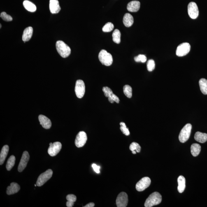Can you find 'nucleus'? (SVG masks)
I'll return each instance as SVG.
<instances>
[{"label": "nucleus", "instance_id": "nucleus-34", "mask_svg": "<svg viewBox=\"0 0 207 207\" xmlns=\"http://www.w3.org/2000/svg\"><path fill=\"white\" fill-rule=\"evenodd\" d=\"M147 59L146 56L143 55H139L134 58V60L137 62L145 63Z\"/></svg>", "mask_w": 207, "mask_h": 207}, {"label": "nucleus", "instance_id": "nucleus-11", "mask_svg": "<svg viewBox=\"0 0 207 207\" xmlns=\"http://www.w3.org/2000/svg\"><path fill=\"white\" fill-rule=\"evenodd\" d=\"M187 11L189 16L192 19H196L199 15V10L197 4L195 3L191 2L189 3Z\"/></svg>", "mask_w": 207, "mask_h": 207}, {"label": "nucleus", "instance_id": "nucleus-12", "mask_svg": "<svg viewBox=\"0 0 207 207\" xmlns=\"http://www.w3.org/2000/svg\"><path fill=\"white\" fill-rule=\"evenodd\" d=\"M128 203V197L127 193L122 192L119 194L116 200V204L118 207H126Z\"/></svg>", "mask_w": 207, "mask_h": 207}, {"label": "nucleus", "instance_id": "nucleus-1", "mask_svg": "<svg viewBox=\"0 0 207 207\" xmlns=\"http://www.w3.org/2000/svg\"><path fill=\"white\" fill-rule=\"evenodd\" d=\"M161 201L162 197L161 194L158 192H154L147 198L144 206L145 207H152L160 204Z\"/></svg>", "mask_w": 207, "mask_h": 207}, {"label": "nucleus", "instance_id": "nucleus-2", "mask_svg": "<svg viewBox=\"0 0 207 207\" xmlns=\"http://www.w3.org/2000/svg\"><path fill=\"white\" fill-rule=\"evenodd\" d=\"M56 49L59 55L64 58H67L71 54L70 47L62 41H58L56 44Z\"/></svg>", "mask_w": 207, "mask_h": 207}, {"label": "nucleus", "instance_id": "nucleus-15", "mask_svg": "<svg viewBox=\"0 0 207 207\" xmlns=\"http://www.w3.org/2000/svg\"><path fill=\"white\" fill-rule=\"evenodd\" d=\"M50 10L53 14L59 13L60 11L61 8L58 0H50Z\"/></svg>", "mask_w": 207, "mask_h": 207}, {"label": "nucleus", "instance_id": "nucleus-24", "mask_svg": "<svg viewBox=\"0 0 207 207\" xmlns=\"http://www.w3.org/2000/svg\"><path fill=\"white\" fill-rule=\"evenodd\" d=\"M201 147L198 143H193L191 147V152L193 156L197 157L201 152Z\"/></svg>", "mask_w": 207, "mask_h": 207}, {"label": "nucleus", "instance_id": "nucleus-33", "mask_svg": "<svg viewBox=\"0 0 207 207\" xmlns=\"http://www.w3.org/2000/svg\"><path fill=\"white\" fill-rule=\"evenodd\" d=\"M147 69L148 71L151 72L155 69V63L153 59H150L147 63Z\"/></svg>", "mask_w": 207, "mask_h": 207}, {"label": "nucleus", "instance_id": "nucleus-8", "mask_svg": "<svg viewBox=\"0 0 207 207\" xmlns=\"http://www.w3.org/2000/svg\"><path fill=\"white\" fill-rule=\"evenodd\" d=\"M150 179L148 177H143L136 184V189L138 192H143L149 187Z\"/></svg>", "mask_w": 207, "mask_h": 207}, {"label": "nucleus", "instance_id": "nucleus-10", "mask_svg": "<svg viewBox=\"0 0 207 207\" xmlns=\"http://www.w3.org/2000/svg\"><path fill=\"white\" fill-rule=\"evenodd\" d=\"M62 145L59 142H55L53 143H50V147L48 150V153L52 157L57 155L60 151Z\"/></svg>", "mask_w": 207, "mask_h": 207}, {"label": "nucleus", "instance_id": "nucleus-6", "mask_svg": "<svg viewBox=\"0 0 207 207\" xmlns=\"http://www.w3.org/2000/svg\"><path fill=\"white\" fill-rule=\"evenodd\" d=\"M190 45L189 43H182L177 47L176 55L178 57H183L189 53L190 52Z\"/></svg>", "mask_w": 207, "mask_h": 207}, {"label": "nucleus", "instance_id": "nucleus-36", "mask_svg": "<svg viewBox=\"0 0 207 207\" xmlns=\"http://www.w3.org/2000/svg\"><path fill=\"white\" fill-rule=\"evenodd\" d=\"M103 91L104 93L105 96L107 98L110 97L113 94V91L108 87H104L103 88Z\"/></svg>", "mask_w": 207, "mask_h": 207}, {"label": "nucleus", "instance_id": "nucleus-30", "mask_svg": "<svg viewBox=\"0 0 207 207\" xmlns=\"http://www.w3.org/2000/svg\"><path fill=\"white\" fill-rule=\"evenodd\" d=\"M123 92L124 94L128 98H131L132 97V89L130 86L126 85L123 87Z\"/></svg>", "mask_w": 207, "mask_h": 207}, {"label": "nucleus", "instance_id": "nucleus-23", "mask_svg": "<svg viewBox=\"0 0 207 207\" xmlns=\"http://www.w3.org/2000/svg\"><path fill=\"white\" fill-rule=\"evenodd\" d=\"M23 5L25 8L28 11L31 12L36 11V5L31 2L26 0L23 2Z\"/></svg>", "mask_w": 207, "mask_h": 207}, {"label": "nucleus", "instance_id": "nucleus-27", "mask_svg": "<svg viewBox=\"0 0 207 207\" xmlns=\"http://www.w3.org/2000/svg\"><path fill=\"white\" fill-rule=\"evenodd\" d=\"M15 158L14 156L12 155L7 161L6 167L8 171H10L14 167L15 164Z\"/></svg>", "mask_w": 207, "mask_h": 207}, {"label": "nucleus", "instance_id": "nucleus-31", "mask_svg": "<svg viewBox=\"0 0 207 207\" xmlns=\"http://www.w3.org/2000/svg\"><path fill=\"white\" fill-rule=\"evenodd\" d=\"M114 28V25L111 22H108L104 26L102 30L104 32H109L113 31Z\"/></svg>", "mask_w": 207, "mask_h": 207}, {"label": "nucleus", "instance_id": "nucleus-13", "mask_svg": "<svg viewBox=\"0 0 207 207\" xmlns=\"http://www.w3.org/2000/svg\"><path fill=\"white\" fill-rule=\"evenodd\" d=\"M30 159L29 153L27 151H25L22 154L20 163H19L18 170L19 172H21L27 166V163Z\"/></svg>", "mask_w": 207, "mask_h": 207}, {"label": "nucleus", "instance_id": "nucleus-32", "mask_svg": "<svg viewBox=\"0 0 207 207\" xmlns=\"http://www.w3.org/2000/svg\"><path fill=\"white\" fill-rule=\"evenodd\" d=\"M120 129L123 133V134L126 135V136H129L130 133L129 129L126 127L125 123L121 122L120 123Z\"/></svg>", "mask_w": 207, "mask_h": 207}, {"label": "nucleus", "instance_id": "nucleus-40", "mask_svg": "<svg viewBox=\"0 0 207 207\" xmlns=\"http://www.w3.org/2000/svg\"><path fill=\"white\" fill-rule=\"evenodd\" d=\"M35 187H36V186H37V185H36H36H35Z\"/></svg>", "mask_w": 207, "mask_h": 207}, {"label": "nucleus", "instance_id": "nucleus-7", "mask_svg": "<svg viewBox=\"0 0 207 207\" xmlns=\"http://www.w3.org/2000/svg\"><path fill=\"white\" fill-rule=\"evenodd\" d=\"M75 92L77 98H82L85 92V86L83 81L79 80L77 81L75 85Z\"/></svg>", "mask_w": 207, "mask_h": 207}, {"label": "nucleus", "instance_id": "nucleus-18", "mask_svg": "<svg viewBox=\"0 0 207 207\" xmlns=\"http://www.w3.org/2000/svg\"><path fill=\"white\" fill-rule=\"evenodd\" d=\"M33 32L32 27H29L24 30L22 36V40L25 43L29 41L32 37Z\"/></svg>", "mask_w": 207, "mask_h": 207}, {"label": "nucleus", "instance_id": "nucleus-16", "mask_svg": "<svg viewBox=\"0 0 207 207\" xmlns=\"http://www.w3.org/2000/svg\"><path fill=\"white\" fill-rule=\"evenodd\" d=\"M140 6V2L137 1H132L128 3L127 9L129 12H137L139 10Z\"/></svg>", "mask_w": 207, "mask_h": 207}, {"label": "nucleus", "instance_id": "nucleus-17", "mask_svg": "<svg viewBox=\"0 0 207 207\" xmlns=\"http://www.w3.org/2000/svg\"><path fill=\"white\" fill-rule=\"evenodd\" d=\"M20 189V186L16 183H12L10 186L7 187V194L8 195H12L19 192Z\"/></svg>", "mask_w": 207, "mask_h": 207}, {"label": "nucleus", "instance_id": "nucleus-37", "mask_svg": "<svg viewBox=\"0 0 207 207\" xmlns=\"http://www.w3.org/2000/svg\"><path fill=\"white\" fill-rule=\"evenodd\" d=\"M108 98L109 101L111 103H113L115 102L118 104L119 103V101H120V100H119V98L114 93Z\"/></svg>", "mask_w": 207, "mask_h": 207}, {"label": "nucleus", "instance_id": "nucleus-39", "mask_svg": "<svg viewBox=\"0 0 207 207\" xmlns=\"http://www.w3.org/2000/svg\"><path fill=\"white\" fill-rule=\"evenodd\" d=\"M95 204L93 203H89V204H87L85 206V207H93L94 206Z\"/></svg>", "mask_w": 207, "mask_h": 207}, {"label": "nucleus", "instance_id": "nucleus-19", "mask_svg": "<svg viewBox=\"0 0 207 207\" xmlns=\"http://www.w3.org/2000/svg\"><path fill=\"white\" fill-rule=\"evenodd\" d=\"M123 22L124 25L126 27H131L134 23V18L132 15L129 13H126L124 15Z\"/></svg>", "mask_w": 207, "mask_h": 207}, {"label": "nucleus", "instance_id": "nucleus-35", "mask_svg": "<svg viewBox=\"0 0 207 207\" xmlns=\"http://www.w3.org/2000/svg\"><path fill=\"white\" fill-rule=\"evenodd\" d=\"M0 16L5 21L10 22L12 20V18L11 16L8 15L6 12H2Z\"/></svg>", "mask_w": 207, "mask_h": 207}, {"label": "nucleus", "instance_id": "nucleus-29", "mask_svg": "<svg viewBox=\"0 0 207 207\" xmlns=\"http://www.w3.org/2000/svg\"><path fill=\"white\" fill-rule=\"evenodd\" d=\"M113 40L114 42L119 44L120 42L121 33L118 29H115L114 31L113 35Z\"/></svg>", "mask_w": 207, "mask_h": 207}, {"label": "nucleus", "instance_id": "nucleus-21", "mask_svg": "<svg viewBox=\"0 0 207 207\" xmlns=\"http://www.w3.org/2000/svg\"><path fill=\"white\" fill-rule=\"evenodd\" d=\"M9 151V147L8 145H5L2 149L0 154V164L3 165L6 159Z\"/></svg>", "mask_w": 207, "mask_h": 207}, {"label": "nucleus", "instance_id": "nucleus-41", "mask_svg": "<svg viewBox=\"0 0 207 207\" xmlns=\"http://www.w3.org/2000/svg\"></svg>", "mask_w": 207, "mask_h": 207}, {"label": "nucleus", "instance_id": "nucleus-5", "mask_svg": "<svg viewBox=\"0 0 207 207\" xmlns=\"http://www.w3.org/2000/svg\"><path fill=\"white\" fill-rule=\"evenodd\" d=\"M53 173V172L52 170L48 169L45 172L41 174L38 177L36 183L37 186L41 187L43 185L51 178Z\"/></svg>", "mask_w": 207, "mask_h": 207}, {"label": "nucleus", "instance_id": "nucleus-9", "mask_svg": "<svg viewBox=\"0 0 207 207\" xmlns=\"http://www.w3.org/2000/svg\"><path fill=\"white\" fill-rule=\"evenodd\" d=\"M87 140V134L84 131H81L78 133L75 140V144L78 148L83 147Z\"/></svg>", "mask_w": 207, "mask_h": 207}, {"label": "nucleus", "instance_id": "nucleus-3", "mask_svg": "<svg viewBox=\"0 0 207 207\" xmlns=\"http://www.w3.org/2000/svg\"><path fill=\"white\" fill-rule=\"evenodd\" d=\"M98 58L101 64L104 65L110 66L113 64V56L106 50H101L99 54Z\"/></svg>", "mask_w": 207, "mask_h": 207}, {"label": "nucleus", "instance_id": "nucleus-4", "mask_svg": "<svg viewBox=\"0 0 207 207\" xmlns=\"http://www.w3.org/2000/svg\"><path fill=\"white\" fill-rule=\"evenodd\" d=\"M192 129V125L190 124H187L184 126L179 136V140L181 143H185L189 139Z\"/></svg>", "mask_w": 207, "mask_h": 207}, {"label": "nucleus", "instance_id": "nucleus-26", "mask_svg": "<svg viewBox=\"0 0 207 207\" xmlns=\"http://www.w3.org/2000/svg\"><path fill=\"white\" fill-rule=\"evenodd\" d=\"M66 198L68 201L66 202V206L68 207H73L76 200V196L73 194H68Z\"/></svg>", "mask_w": 207, "mask_h": 207}, {"label": "nucleus", "instance_id": "nucleus-25", "mask_svg": "<svg viewBox=\"0 0 207 207\" xmlns=\"http://www.w3.org/2000/svg\"><path fill=\"white\" fill-rule=\"evenodd\" d=\"M199 83L202 93L207 95V80L204 78H201L199 81Z\"/></svg>", "mask_w": 207, "mask_h": 207}, {"label": "nucleus", "instance_id": "nucleus-22", "mask_svg": "<svg viewBox=\"0 0 207 207\" xmlns=\"http://www.w3.org/2000/svg\"><path fill=\"white\" fill-rule=\"evenodd\" d=\"M178 190L180 193L183 192L186 187V180L183 176H180L178 178Z\"/></svg>", "mask_w": 207, "mask_h": 207}, {"label": "nucleus", "instance_id": "nucleus-20", "mask_svg": "<svg viewBox=\"0 0 207 207\" xmlns=\"http://www.w3.org/2000/svg\"><path fill=\"white\" fill-rule=\"evenodd\" d=\"M194 139L201 143H204L207 141V134L197 131L194 135Z\"/></svg>", "mask_w": 207, "mask_h": 207}, {"label": "nucleus", "instance_id": "nucleus-38", "mask_svg": "<svg viewBox=\"0 0 207 207\" xmlns=\"http://www.w3.org/2000/svg\"><path fill=\"white\" fill-rule=\"evenodd\" d=\"M92 167L94 170V171L96 172V173H100V167L99 166H98L97 165H96L95 164H92Z\"/></svg>", "mask_w": 207, "mask_h": 207}, {"label": "nucleus", "instance_id": "nucleus-28", "mask_svg": "<svg viewBox=\"0 0 207 207\" xmlns=\"http://www.w3.org/2000/svg\"><path fill=\"white\" fill-rule=\"evenodd\" d=\"M129 149L132 152L133 154H136V152L139 153L140 152L141 147L138 143L134 142V143H131V144L130 145Z\"/></svg>", "mask_w": 207, "mask_h": 207}, {"label": "nucleus", "instance_id": "nucleus-14", "mask_svg": "<svg viewBox=\"0 0 207 207\" xmlns=\"http://www.w3.org/2000/svg\"><path fill=\"white\" fill-rule=\"evenodd\" d=\"M40 124L45 129H50L52 126V122L50 119L45 116L40 115L38 117Z\"/></svg>", "mask_w": 207, "mask_h": 207}]
</instances>
